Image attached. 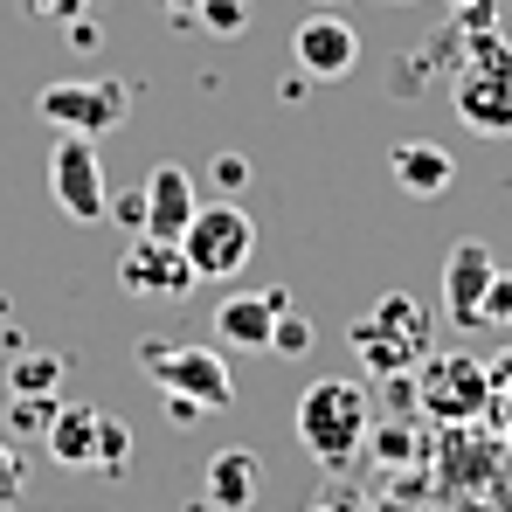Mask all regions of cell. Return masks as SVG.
Wrapping results in <instances>:
<instances>
[{"instance_id": "1", "label": "cell", "mask_w": 512, "mask_h": 512, "mask_svg": "<svg viewBox=\"0 0 512 512\" xmlns=\"http://www.w3.org/2000/svg\"><path fill=\"white\" fill-rule=\"evenodd\" d=\"M450 111H457L471 132H485V139H512V42L499 28L457 35Z\"/></svg>"}, {"instance_id": "2", "label": "cell", "mask_w": 512, "mask_h": 512, "mask_svg": "<svg viewBox=\"0 0 512 512\" xmlns=\"http://www.w3.org/2000/svg\"><path fill=\"white\" fill-rule=\"evenodd\" d=\"M291 429H298V443H305L319 464H333V471H340L346 457H353V450H367V436H374V402H367V388H360V381L326 374V381H312V388L298 395Z\"/></svg>"}, {"instance_id": "3", "label": "cell", "mask_w": 512, "mask_h": 512, "mask_svg": "<svg viewBox=\"0 0 512 512\" xmlns=\"http://www.w3.org/2000/svg\"><path fill=\"white\" fill-rule=\"evenodd\" d=\"M180 256L194 263L201 284H222V277L250 270V256H256L250 208H243V201H201V208L187 215V229H180Z\"/></svg>"}, {"instance_id": "4", "label": "cell", "mask_w": 512, "mask_h": 512, "mask_svg": "<svg viewBox=\"0 0 512 512\" xmlns=\"http://www.w3.org/2000/svg\"><path fill=\"white\" fill-rule=\"evenodd\" d=\"M139 367L153 374V388L167 395V402H194L201 416H215V409H229L236 402V374H229V360L215 353V346H139Z\"/></svg>"}, {"instance_id": "5", "label": "cell", "mask_w": 512, "mask_h": 512, "mask_svg": "<svg viewBox=\"0 0 512 512\" xmlns=\"http://www.w3.org/2000/svg\"><path fill=\"white\" fill-rule=\"evenodd\" d=\"M353 346H360L367 374H381V381L409 374V367L429 353V312H423V298L388 291V298H381V305H374V312L353 326Z\"/></svg>"}, {"instance_id": "6", "label": "cell", "mask_w": 512, "mask_h": 512, "mask_svg": "<svg viewBox=\"0 0 512 512\" xmlns=\"http://www.w3.org/2000/svg\"><path fill=\"white\" fill-rule=\"evenodd\" d=\"M416 409L436 416V423H471L492 395V374L471 360V353H423L416 360Z\"/></svg>"}, {"instance_id": "7", "label": "cell", "mask_w": 512, "mask_h": 512, "mask_svg": "<svg viewBox=\"0 0 512 512\" xmlns=\"http://www.w3.org/2000/svg\"><path fill=\"white\" fill-rule=\"evenodd\" d=\"M49 194L70 222H104V160H97V139L84 132H63V146L49 153Z\"/></svg>"}, {"instance_id": "8", "label": "cell", "mask_w": 512, "mask_h": 512, "mask_svg": "<svg viewBox=\"0 0 512 512\" xmlns=\"http://www.w3.org/2000/svg\"><path fill=\"white\" fill-rule=\"evenodd\" d=\"M35 111H42L56 132L104 139V132H118V125H125L132 97H125V84H49L42 97H35Z\"/></svg>"}, {"instance_id": "9", "label": "cell", "mask_w": 512, "mask_h": 512, "mask_svg": "<svg viewBox=\"0 0 512 512\" xmlns=\"http://www.w3.org/2000/svg\"><path fill=\"white\" fill-rule=\"evenodd\" d=\"M118 284H125L132 298H187L201 277H194V263L180 256V243L132 236V250L118 256Z\"/></svg>"}, {"instance_id": "10", "label": "cell", "mask_w": 512, "mask_h": 512, "mask_svg": "<svg viewBox=\"0 0 512 512\" xmlns=\"http://www.w3.org/2000/svg\"><path fill=\"white\" fill-rule=\"evenodd\" d=\"M492 277H499V263H492L485 243H457V250L443 256V305H450L457 326H478V319H485V291H492Z\"/></svg>"}, {"instance_id": "11", "label": "cell", "mask_w": 512, "mask_h": 512, "mask_svg": "<svg viewBox=\"0 0 512 512\" xmlns=\"http://www.w3.org/2000/svg\"><path fill=\"white\" fill-rule=\"evenodd\" d=\"M291 56H298L305 77H346V70L360 63V35L346 28L340 14H312V21L291 35Z\"/></svg>"}, {"instance_id": "12", "label": "cell", "mask_w": 512, "mask_h": 512, "mask_svg": "<svg viewBox=\"0 0 512 512\" xmlns=\"http://www.w3.org/2000/svg\"><path fill=\"white\" fill-rule=\"evenodd\" d=\"M291 298L284 291H236L215 305V340L222 346H243V353H270V326Z\"/></svg>"}, {"instance_id": "13", "label": "cell", "mask_w": 512, "mask_h": 512, "mask_svg": "<svg viewBox=\"0 0 512 512\" xmlns=\"http://www.w3.org/2000/svg\"><path fill=\"white\" fill-rule=\"evenodd\" d=\"M146 187V236H160V243H180V229H187V215L201 208V194H194V173L160 160V167L139 180Z\"/></svg>"}, {"instance_id": "14", "label": "cell", "mask_w": 512, "mask_h": 512, "mask_svg": "<svg viewBox=\"0 0 512 512\" xmlns=\"http://www.w3.org/2000/svg\"><path fill=\"white\" fill-rule=\"evenodd\" d=\"M49 457L56 464H70V471H97V443H104V409L97 402H70V409H56V423H49Z\"/></svg>"}, {"instance_id": "15", "label": "cell", "mask_w": 512, "mask_h": 512, "mask_svg": "<svg viewBox=\"0 0 512 512\" xmlns=\"http://www.w3.org/2000/svg\"><path fill=\"white\" fill-rule=\"evenodd\" d=\"M388 167H395V180H402V194H416V201L450 194V180H457V160H450L436 139H409V146H395Z\"/></svg>"}, {"instance_id": "16", "label": "cell", "mask_w": 512, "mask_h": 512, "mask_svg": "<svg viewBox=\"0 0 512 512\" xmlns=\"http://www.w3.org/2000/svg\"><path fill=\"white\" fill-rule=\"evenodd\" d=\"M256 492H263V457L256 450H215L208 457V499L222 512H250Z\"/></svg>"}, {"instance_id": "17", "label": "cell", "mask_w": 512, "mask_h": 512, "mask_svg": "<svg viewBox=\"0 0 512 512\" xmlns=\"http://www.w3.org/2000/svg\"><path fill=\"white\" fill-rule=\"evenodd\" d=\"M56 381H63V353H28V360H14V374H7L14 395H56Z\"/></svg>"}, {"instance_id": "18", "label": "cell", "mask_w": 512, "mask_h": 512, "mask_svg": "<svg viewBox=\"0 0 512 512\" xmlns=\"http://www.w3.org/2000/svg\"><path fill=\"white\" fill-rule=\"evenodd\" d=\"M49 423H56V395H14V409H7V429L49 436Z\"/></svg>"}, {"instance_id": "19", "label": "cell", "mask_w": 512, "mask_h": 512, "mask_svg": "<svg viewBox=\"0 0 512 512\" xmlns=\"http://www.w3.org/2000/svg\"><path fill=\"white\" fill-rule=\"evenodd\" d=\"M194 21L215 28V35H243V28H250V0H201Z\"/></svg>"}, {"instance_id": "20", "label": "cell", "mask_w": 512, "mask_h": 512, "mask_svg": "<svg viewBox=\"0 0 512 512\" xmlns=\"http://www.w3.org/2000/svg\"><path fill=\"white\" fill-rule=\"evenodd\" d=\"M125 464H132V429L118 423V416H104V443H97V471H111V478H118Z\"/></svg>"}, {"instance_id": "21", "label": "cell", "mask_w": 512, "mask_h": 512, "mask_svg": "<svg viewBox=\"0 0 512 512\" xmlns=\"http://www.w3.org/2000/svg\"><path fill=\"white\" fill-rule=\"evenodd\" d=\"M305 346H312V319L284 305V312H277V326H270V353H305Z\"/></svg>"}, {"instance_id": "22", "label": "cell", "mask_w": 512, "mask_h": 512, "mask_svg": "<svg viewBox=\"0 0 512 512\" xmlns=\"http://www.w3.org/2000/svg\"><path fill=\"white\" fill-rule=\"evenodd\" d=\"M104 222H125L132 236H146V187H125V194H111V201H104Z\"/></svg>"}, {"instance_id": "23", "label": "cell", "mask_w": 512, "mask_h": 512, "mask_svg": "<svg viewBox=\"0 0 512 512\" xmlns=\"http://www.w3.org/2000/svg\"><path fill=\"white\" fill-rule=\"evenodd\" d=\"M90 7H97V0H21V14H28V21H49V28H70Z\"/></svg>"}, {"instance_id": "24", "label": "cell", "mask_w": 512, "mask_h": 512, "mask_svg": "<svg viewBox=\"0 0 512 512\" xmlns=\"http://www.w3.org/2000/svg\"><path fill=\"white\" fill-rule=\"evenodd\" d=\"M215 187H222V194H243V180H250V160H243V153H222V160H215Z\"/></svg>"}, {"instance_id": "25", "label": "cell", "mask_w": 512, "mask_h": 512, "mask_svg": "<svg viewBox=\"0 0 512 512\" xmlns=\"http://www.w3.org/2000/svg\"><path fill=\"white\" fill-rule=\"evenodd\" d=\"M512 319V277H492V291H485V319L478 326H506Z\"/></svg>"}, {"instance_id": "26", "label": "cell", "mask_w": 512, "mask_h": 512, "mask_svg": "<svg viewBox=\"0 0 512 512\" xmlns=\"http://www.w3.org/2000/svg\"><path fill=\"white\" fill-rule=\"evenodd\" d=\"M21 478H28V471H21V457H14V450H7V436H0V506L21 492Z\"/></svg>"}, {"instance_id": "27", "label": "cell", "mask_w": 512, "mask_h": 512, "mask_svg": "<svg viewBox=\"0 0 512 512\" xmlns=\"http://www.w3.org/2000/svg\"><path fill=\"white\" fill-rule=\"evenodd\" d=\"M374 436H381V443H374L381 457H409V436H402V429H374Z\"/></svg>"}, {"instance_id": "28", "label": "cell", "mask_w": 512, "mask_h": 512, "mask_svg": "<svg viewBox=\"0 0 512 512\" xmlns=\"http://www.w3.org/2000/svg\"><path fill=\"white\" fill-rule=\"evenodd\" d=\"M160 7H167L173 21H194V7H201V0H160Z\"/></svg>"}, {"instance_id": "29", "label": "cell", "mask_w": 512, "mask_h": 512, "mask_svg": "<svg viewBox=\"0 0 512 512\" xmlns=\"http://www.w3.org/2000/svg\"><path fill=\"white\" fill-rule=\"evenodd\" d=\"M450 7H471V0H450Z\"/></svg>"}, {"instance_id": "30", "label": "cell", "mask_w": 512, "mask_h": 512, "mask_svg": "<svg viewBox=\"0 0 512 512\" xmlns=\"http://www.w3.org/2000/svg\"><path fill=\"white\" fill-rule=\"evenodd\" d=\"M319 7H333V0H319Z\"/></svg>"}]
</instances>
